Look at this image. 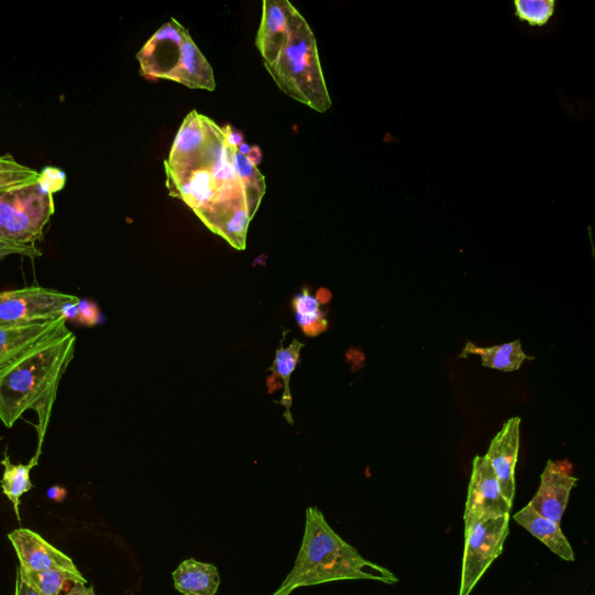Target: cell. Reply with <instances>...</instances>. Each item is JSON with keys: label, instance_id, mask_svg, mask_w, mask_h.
<instances>
[{"label": "cell", "instance_id": "obj_17", "mask_svg": "<svg viewBox=\"0 0 595 595\" xmlns=\"http://www.w3.org/2000/svg\"><path fill=\"white\" fill-rule=\"evenodd\" d=\"M18 575L41 595H60L67 583L88 584L82 573L76 574L61 570L32 571L19 567Z\"/></svg>", "mask_w": 595, "mask_h": 595}, {"label": "cell", "instance_id": "obj_2", "mask_svg": "<svg viewBox=\"0 0 595 595\" xmlns=\"http://www.w3.org/2000/svg\"><path fill=\"white\" fill-rule=\"evenodd\" d=\"M255 43L265 69L285 94L320 113L332 107L317 38L289 0H264Z\"/></svg>", "mask_w": 595, "mask_h": 595}, {"label": "cell", "instance_id": "obj_3", "mask_svg": "<svg viewBox=\"0 0 595 595\" xmlns=\"http://www.w3.org/2000/svg\"><path fill=\"white\" fill-rule=\"evenodd\" d=\"M76 336L70 331L37 345L0 370V421L12 428L27 410L37 413L41 458L60 381L75 356Z\"/></svg>", "mask_w": 595, "mask_h": 595}, {"label": "cell", "instance_id": "obj_32", "mask_svg": "<svg viewBox=\"0 0 595 595\" xmlns=\"http://www.w3.org/2000/svg\"><path fill=\"white\" fill-rule=\"evenodd\" d=\"M0 247H16V248H26V247H18V245H14V244H11V243H8L3 240H0ZM27 249H37V248H27Z\"/></svg>", "mask_w": 595, "mask_h": 595}, {"label": "cell", "instance_id": "obj_31", "mask_svg": "<svg viewBox=\"0 0 595 595\" xmlns=\"http://www.w3.org/2000/svg\"><path fill=\"white\" fill-rule=\"evenodd\" d=\"M248 160L251 161L254 165H259L261 162L262 156L259 147L251 148L247 156Z\"/></svg>", "mask_w": 595, "mask_h": 595}, {"label": "cell", "instance_id": "obj_10", "mask_svg": "<svg viewBox=\"0 0 595 595\" xmlns=\"http://www.w3.org/2000/svg\"><path fill=\"white\" fill-rule=\"evenodd\" d=\"M64 317L55 320L0 328V370L57 336L68 333Z\"/></svg>", "mask_w": 595, "mask_h": 595}, {"label": "cell", "instance_id": "obj_14", "mask_svg": "<svg viewBox=\"0 0 595 595\" xmlns=\"http://www.w3.org/2000/svg\"><path fill=\"white\" fill-rule=\"evenodd\" d=\"M174 586L182 595H217L221 579L214 564L188 559L172 572Z\"/></svg>", "mask_w": 595, "mask_h": 595}, {"label": "cell", "instance_id": "obj_1", "mask_svg": "<svg viewBox=\"0 0 595 595\" xmlns=\"http://www.w3.org/2000/svg\"><path fill=\"white\" fill-rule=\"evenodd\" d=\"M224 127L190 112L164 162L170 197L184 202L216 236L244 251L251 218Z\"/></svg>", "mask_w": 595, "mask_h": 595}, {"label": "cell", "instance_id": "obj_13", "mask_svg": "<svg viewBox=\"0 0 595 595\" xmlns=\"http://www.w3.org/2000/svg\"><path fill=\"white\" fill-rule=\"evenodd\" d=\"M21 567L32 571L61 570L81 573L70 558L28 529H16L9 535Z\"/></svg>", "mask_w": 595, "mask_h": 595}, {"label": "cell", "instance_id": "obj_21", "mask_svg": "<svg viewBox=\"0 0 595 595\" xmlns=\"http://www.w3.org/2000/svg\"><path fill=\"white\" fill-rule=\"evenodd\" d=\"M294 309L297 321L306 335L317 336L328 330V321L320 311V302L317 298L304 290L294 299Z\"/></svg>", "mask_w": 595, "mask_h": 595}, {"label": "cell", "instance_id": "obj_9", "mask_svg": "<svg viewBox=\"0 0 595 595\" xmlns=\"http://www.w3.org/2000/svg\"><path fill=\"white\" fill-rule=\"evenodd\" d=\"M512 504L504 497L485 456L473 459L465 520L511 515Z\"/></svg>", "mask_w": 595, "mask_h": 595}, {"label": "cell", "instance_id": "obj_30", "mask_svg": "<svg viewBox=\"0 0 595 595\" xmlns=\"http://www.w3.org/2000/svg\"><path fill=\"white\" fill-rule=\"evenodd\" d=\"M15 595H41V594L35 592L33 588H31L21 579H19V575H16Z\"/></svg>", "mask_w": 595, "mask_h": 595}, {"label": "cell", "instance_id": "obj_11", "mask_svg": "<svg viewBox=\"0 0 595 595\" xmlns=\"http://www.w3.org/2000/svg\"><path fill=\"white\" fill-rule=\"evenodd\" d=\"M520 417H512L492 439L485 457L496 476L506 501L513 505L515 495V467L520 449Z\"/></svg>", "mask_w": 595, "mask_h": 595}, {"label": "cell", "instance_id": "obj_24", "mask_svg": "<svg viewBox=\"0 0 595 595\" xmlns=\"http://www.w3.org/2000/svg\"><path fill=\"white\" fill-rule=\"evenodd\" d=\"M77 310H79L77 321L82 324L90 325V328L91 325L98 324L101 320V311L99 306L92 301L80 299L79 302H77Z\"/></svg>", "mask_w": 595, "mask_h": 595}, {"label": "cell", "instance_id": "obj_15", "mask_svg": "<svg viewBox=\"0 0 595 595\" xmlns=\"http://www.w3.org/2000/svg\"><path fill=\"white\" fill-rule=\"evenodd\" d=\"M514 520L527 531L545 543L560 559L568 562L574 561V552L560 524L552 523L537 514L529 505L517 512Z\"/></svg>", "mask_w": 595, "mask_h": 595}, {"label": "cell", "instance_id": "obj_6", "mask_svg": "<svg viewBox=\"0 0 595 595\" xmlns=\"http://www.w3.org/2000/svg\"><path fill=\"white\" fill-rule=\"evenodd\" d=\"M35 182L13 187L0 194V240L8 243L36 248L55 213L53 195L56 188L46 176Z\"/></svg>", "mask_w": 595, "mask_h": 595}, {"label": "cell", "instance_id": "obj_20", "mask_svg": "<svg viewBox=\"0 0 595 595\" xmlns=\"http://www.w3.org/2000/svg\"><path fill=\"white\" fill-rule=\"evenodd\" d=\"M304 348V344L295 340L289 347H283V341L281 347L276 353L274 366L271 368L275 375L279 376L284 381V393L281 404L285 408V419L289 421V424L294 425V417L291 415L293 397L290 393V378L296 370L300 351Z\"/></svg>", "mask_w": 595, "mask_h": 595}, {"label": "cell", "instance_id": "obj_22", "mask_svg": "<svg viewBox=\"0 0 595 595\" xmlns=\"http://www.w3.org/2000/svg\"><path fill=\"white\" fill-rule=\"evenodd\" d=\"M41 172L18 163L13 157H0V194L41 179Z\"/></svg>", "mask_w": 595, "mask_h": 595}, {"label": "cell", "instance_id": "obj_25", "mask_svg": "<svg viewBox=\"0 0 595 595\" xmlns=\"http://www.w3.org/2000/svg\"><path fill=\"white\" fill-rule=\"evenodd\" d=\"M18 254L23 256H28L35 259L42 256L38 249H27V248H16V247H0V261L4 260L7 256Z\"/></svg>", "mask_w": 595, "mask_h": 595}, {"label": "cell", "instance_id": "obj_23", "mask_svg": "<svg viewBox=\"0 0 595 595\" xmlns=\"http://www.w3.org/2000/svg\"><path fill=\"white\" fill-rule=\"evenodd\" d=\"M516 16L531 26H545L553 14V0H516Z\"/></svg>", "mask_w": 595, "mask_h": 595}, {"label": "cell", "instance_id": "obj_28", "mask_svg": "<svg viewBox=\"0 0 595 595\" xmlns=\"http://www.w3.org/2000/svg\"><path fill=\"white\" fill-rule=\"evenodd\" d=\"M79 300L69 302L64 307L61 316L66 319V321L77 320V317H79V310H77V302H79Z\"/></svg>", "mask_w": 595, "mask_h": 595}, {"label": "cell", "instance_id": "obj_26", "mask_svg": "<svg viewBox=\"0 0 595 595\" xmlns=\"http://www.w3.org/2000/svg\"><path fill=\"white\" fill-rule=\"evenodd\" d=\"M224 129L226 131L228 144L238 149L243 141L242 134L230 125L225 126Z\"/></svg>", "mask_w": 595, "mask_h": 595}, {"label": "cell", "instance_id": "obj_16", "mask_svg": "<svg viewBox=\"0 0 595 595\" xmlns=\"http://www.w3.org/2000/svg\"><path fill=\"white\" fill-rule=\"evenodd\" d=\"M470 355L481 357L485 368L506 373L519 370L525 361L534 359L525 354L520 341L494 345L489 348L477 347L469 342L459 358H468Z\"/></svg>", "mask_w": 595, "mask_h": 595}, {"label": "cell", "instance_id": "obj_4", "mask_svg": "<svg viewBox=\"0 0 595 595\" xmlns=\"http://www.w3.org/2000/svg\"><path fill=\"white\" fill-rule=\"evenodd\" d=\"M339 581L398 583L397 575L363 556L335 533L317 507L306 511L302 543L294 568L272 595H291L302 587Z\"/></svg>", "mask_w": 595, "mask_h": 595}, {"label": "cell", "instance_id": "obj_19", "mask_svg": "<svg viewBox=\"0 0 595 595\" xmlns=\"http://www.w3.org/2000/svg\"><path fill=\"white\" fill-rule=\"evenodd\" d=\"M234 163L244 188L249 218L252 220L266 192L265 178L259 168L242 156L238 149L234 152Z\"/></svg>", "mask_w": 595, "mask_h": 595}, {"label": "cell", "instance_id": "obj_29", "mask_svg": "<svg viewBox=\"0 0 595 595\" xmlns=\"http://www.w3.org/2000/svg\"><path fill=\"white\" fill-rule=\"evenodd\" d=\"M66 595H98L93 587H88L87 584H75Z\"/></svg>", "mask_w": 595, "mask_h": 595}, {"label": "cell", "instance_id": "obj_8", "mask_svg": "<svg viewBox=\"0 0 595 595\" xmlns=\"http://www.w3.org/2000/svg\"><path fill=\"white\" fill-rule=\"evenodd\" d=\"M79 299L41 286L0 294V328L59 319L64 307Z\"/></svg>", "mask_w": 595, "mask_h": 595}, {"label": "cell", "instance_id": "obj_18", "mask_svg": "<svg viewBox=\"0 0 595 595\" xmlns=\"http://www.w3.org/2000/svg\"><path fill=\"white\" fill-rule=\"evenodd\" d=\"M37 464L38 459L33 457L27 466H14L11 464L8 453L4 454V459L2 460L5 471L2 481H0V485H2L4 494L13 504L19 522H21V514H19L21 497L33 489L31 471Z\"/></svg>", "mask_w": 595, "mask_h": 595}, {"label": "cell", "instance_id": "obj_5", "mask_svg": "<svg viewBox=\"0 0 595 595\" xmlns=\"http://www.w3.org/2000/svg\"><path fill=\"white\" fill-rule=\"evenodd\" d=\"M137 59L145 79L169 80L190 89L216 90L213 67L175 18L149 38Z\"/></svg>", "mask_w": 595, "mask_h": 595}, {"label": "cell", "instance_id": "obj_27", "mask_svg": "<svg viewBox=\"0 0 595 595\" xmlns=\"http://www.w3.org/2000/svg\"><path fill=\"white\" fill-rule=\"evenodd\" d=\"M47 496L53 502L61 503L62 501H65V497L67 496V490L59 485L52 487L47 491Z\"/></svg>", "mask_w": 595, "mask_h": 595}, {"label": "cell", "instance_id": "obj_12", "mask_svg": "<svg viewBox=\"0 0 595 595\" xmlns=\"http://www.w3.org/2000/svg\"><path fill=\"white\" fill-rule=\"evenodd\" d=\"M579 479L571 476L567 467L548 460L540 489L528 505L546 519L561 524L571 491Z\"/></svg>", "mask_w": 595, "mask_h": 595}, {"label": "cell", "instance_id": "obj_7", "mask_svg": "<svg viewBox=\"0 0 595 595\" xmlns=\"http://www.w3.org/2000/svg\"><path fill=\"white\" fill-rule=\"evenodd\" d=\"M511 515L468 519L459 595H470L491 564L503 553Z\"/></svg>", "mask_w": 595, "mask_h": 595}]
</instances>
